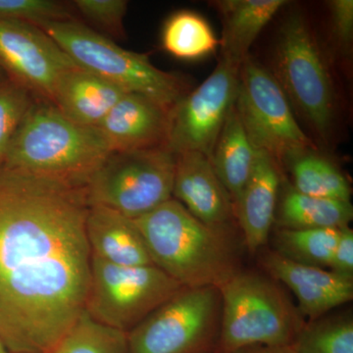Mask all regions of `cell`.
I'll return each mask as SVG.
<instances>
[{
  "label": "cell",
  "instance_id": "6da1fadb",
  "mask_svg": "<svg viewBox=\"0 0 353 353\" xmlns=\"http://www.w3.org/2000/svg\"><path fill=\"white\" fill-rule=\"evenodd\" d=\"M85 188L0 163V339L50 353L85 310L92 252Z\"/></svg>",
  "mask_w": 353,
  "mask_h": 353
},
{
  "label": "cell",
  "instance_id": "7a4b0ae2",
  "mask_svg": "<svg viewBox=\"0 0 353 353\" xmlns=\"http://www.w3.org/2000/svg\"><path fill=\"white\" fill-rule=\"evenodd\" d=\"M153 265L182 287H222L241 271L234 229L208 226L175 199L132 219Z\"/></svg>",
  "mask_w": 353,
  "mask_h": 353
},
{
  "label": "cell",
  "instance_id": "3957f363",
  "mask_svg": "<svg viewBox=\"0 0 353 353\" xmlns=\"http://www.w3.org/2000/svg\"><path fill=\"white\" fill-rule=\"evenodd\" d=\"M111 152L99 128L76 124L52 102L34 97L2 163L85 188Z\"/></svg>",
  "mask_w": 353,
  "mask_h": 353
},
{
  "label": "cell",
  "instance_id": "277c9868",
  "mask_svg": "<svg viewBox=\"0 0 353 353\" xmlns=\"http://www.w3.org/2000/svg\"><path fill=\"white\" fill-rule=\"evenodd\" d=\"M219 290L218 353L290 345L305 325L285 290L269 276L241 270Z\"/></svg>",
  "mask_w": 353,
  "mask_h": 353
},
{
  "label": "cell",
  "instance_id": "5b68a950",
  "mask_svg": "<svg viewBox=\"0 0 353 353\" xmlns=\"http://www.w3.org/2000/svg\"><path fill=\"white\" fill-rule=\"evenodd\" d=\"M81 68L172 111L190 92L181 77L157 68L145 53L125 50L78 20L39 26Z\"/></svg>",
  "mask_w": 353,
  "mask_h": 353
},
{
  "label": "cell",
  "instance_id": "8992f818",
  "mask_svg": "<svg viewBox=\"0 0 353 353\" xmlns=\"http://www.w3.org/2000/svg\"><path fill=\"white\" fill-rule=\"evenodd\" d=\"M176 154L166 146L111 152L85 187L88 206L112 209L130 219L172 199Z\"/></svg>",
  "mask_w": 353,
  "mask_h": 353
},
{
  "label": "cell",
  "instance_id": "52a82bcc",
  "mask_svg": "<svg viewBox=\"0 0 353 353\" xmlns=\"http://www.w3.org/2000/svg\"><path fill=\"white\" fill-rule=\"evenodd\" d=\"M273 76L288 101L325 138L333 126L336 92L324 53L303 16H290L282 27Z\"/></svg>",
  "mask_w": 353,
  "mask_h": 353
},
{
  "label": "cell",
  "instance_id": "ba28073f",
  "mask_svg": "<svg viewBox=\"0 0 353 353\" xmlns=\"http://www.w3.org/2000/svg\"><path fill=\"white\" fill-rule=\"evenodd\" d=\"M220 290L185 288L128 333V353H201L219 334Z\"/></svg>",
  "mask_w": 353,
  "mask_h": 353
},
{
  "label": "cell",
  "instance_id": "9c48e42d",
  "mask_svg": "<svg viewBox=\"0 0 353 353\" xmlns=\"http://www.w3.org/2000/svg\"><path fill=\"white\" fill-rule=\"evenodd\" d=\"M182 288L154 265L118 266L92 255L85 310L128 334Z\"/></svg>",
  "mask_w": 353,
  "mask_h": 353
},
{
  "label": "cell",
  "instance_id": "30bf717a",
  "mask_svg": "<svg viewBox=\"0 0 353 353\" xmlns=\"http://www.w3.org/2000/svg\"><path fill=\"white\" fill-rule=\"evenodd\" d=\"M236 108L253 148L279 165L297 153L317 150L297 124L275 77L250 55L240 67Z\"/></svg>",
  "mask_w": 353,
  "mask_h": 353
},
{
  "label": "cell",
  "instance_id": "8fae6325",
  "mask_svg": "<svg viewBox=\"0 0 353 353\" xmlns=\"http://www.w3.org/2000/svg\"><path fill=\"white\" fill-rule=\"evenodd\" d=\"M240 67L220 57L210 76L172 109L167 143L172 152H201L210 159L225 121L236 104Z\"/></svg>",
  "mask_w": 353,
  "mask_h": 353
},
{
  "label": "cell",
  "instance_id": "7c38bea8",
  "mask_svg": "<svg viewBox=\"0 0 353 353\" xmlns=\"http://www.w3.org/2000/svg\"><path fill=\"white\" fill-rule=\"evenodd\" d=\"M0 67L13 82L51 102L58 79L78 65L39 26L0 21Z\"/></svg>",
  "mask_w": 353,
  "mask_h": 353
},
{
  "label": "cell",
  "instance_id": "4fadbf2b",
  "mask_svg": "<svg viewBox=\"0 0 353 353\" xmlns=\"http://www.w3.org/2000/svg\"><path fill=\"white\" fill-rule=\"evenodd\" d=\"M260 263L267 275L282 283L296 297L297 310L306 322L324 317L333 309L353 299V280L320 267L299 264L266 250Z\"/></svg>",
  "mask_w": 353,
  "mask_h": 353
},
{
  "label": "cell",
  "instance_id": "5bb4252c",
  "mask_svg": "<svg viewBox=\"0 0 353 353\" xmlns=\"http://www.w3.org/2000/svg\"><path fill=\"white\" fill-rule=\"evenodd\" d=\"M172 197L208 226L234 229L236 220L233 202L210 160L202 153L176 154Z\"/></svg>",
  "mask_w": 353,
  "mask_h": 353
},
{
  "label": "cell",
  "instance_id": "9a60e30c",
  "mask_svg": "<svg viewBox=\"0 0 353 353\" xmlns=\"http://www.w3.org/2000/svg\"><path fill=\"white\" fill-rule=\"evenodd\" d=\"M171 111L138 94H126L111 109L99 130L111 152L162 148L168 143Z\"/></svg>",
  "mask_w": 353,
  "mask_h": 353
},
{
  "label": "cell",
  "instance_id": "2e32d148",
  "mask_svg": "<svg viewBox=\"0 0 353 353\" xmlns=\"http://www.w3.org/2000/svg\"><path fill=\"white\" fill-rule=\"evenodd\" d=\"M281 174L268 153L257 150L254 166L234 209L243 243L250 253L261 250L275 224Z\"/></svg>",
  "mask_w": 353,
  "mask_h": 353
},
{
  "label": "cell",
  "instance_id": "e0dca14e",
  "mask_svg": "<svg viewBox=\"0 0 353 353\" xmlns=\"http://www.w3.org/2000/svg\"><path fill=\"white\" fill-rule=\"evenodd\" d=\"M126 94L105 79L78 66L60 76L51 102L72 122L97 128Z\"/></svg>",
  "mask_w": 353,
  "mask_h": 353
},
{
  "label": "cell",
  "instance_id": "ac0fdd59",
  "mask_svg": "<svg viewBox=\"0 0 353 353\" xmlns=\"http://www.w3.org/2000/svg\"><path fill=\"white\" fill-rule=\"evenodd\" d=\"M85 233L92 256L118 265H153L143 236L134 221L103 206H90Z\"/></svg>",
  "mask_w": 353,
  "mask_h": 353
},
{
  "label": "cell",
  "instance_id": "d6986e66",
  "mask_svg": "<svg viewBox=\"0 0 353 353\" xmlns=\"http://www.w3.org/2000/svg\"><path fill=\"white\" fill-rule=\"evenodd\" d=\"M287 3L285 0L215 1L223 22L221 57L241 66L260 32Z\"/></svg>",
  "mask_w": 353,
  "mask_h": 353
},
{
  "label": "cell",
  "instance_id": "ffe728a7",
  "mask_svg": "<svg viewBox=\"0 0 353 353\" xmlns=\"http://www.w3.org/2000/svg\"><path fill=\"white\" fill-rule=\"evenodd\" d=\"M256 153L243 129L234 104L209 159L216 175L231 197L234 209L252 174Z\"/></svg>",
  "mask_w": 353,
  "mask_h": 353
},
{
  "label": "cell",
  "instance_id": "44dd1931",
  "mask_svg": "<svg viewBox=\"0 0 353 353\" xmlns=\"http://www.w3.org/2000/svg\"><path fill=\"white\" fill-rule=\"evenodd\" d=\"M353 217L352 202L334 201L285 189L276 210L277 229H343Z\"/></svg>",
  "mask_w": 353,
  "mask_h": 353
},
{
  "label": "cell",
  "instance_id": "7402d4cb",
  "mask_svg": "<svg viewBox=\"0 0 353 353\" xmlns=\"http://www.w3.org/2000/svg\"><path fill=\"white\" fill-rule=\"evenodd\" d=\"M294 178V189L307 196L350 201V185L334 162L317 150L297 153L285 161Z\"/></svg>",
  "mask_w": 353,
  "mask_h": 353
},
{
  "label": "cell",
  "instance_id": "603a6c76",
  "mask_svg": "<svg viewBox=\"0 0 353 353\" xmlns=\"http://www.w3.org/2000/svg\"><path fill=\"white\" fill-rule=\"evenodd\" d=\"M162 46L179 59L194 60L213 52L220 43L203 17L182 10L174 13L165 23Z\"/></svg>",
  "mask_w": 353,
  "mask_h": 353
},
{
  "label": "cell",
  "instance_id": "cb8c5ba5",
  "mask_svg": "<svg viewBox=\"0 0 353 353\" xmlns=\"http://www.w3.org/2000/svg\"><path fill=\"white\" fill-rule=\"evenodd\" d=\"M341 229H277L274 252L296 263L328 268Z\"/></svg>",
  "mask_w": 353,
  "mask_h": 353
},
{
  "label": "cell",
  "instance_id": "d4e9b609",
  "mask_svg": "<svg viewBox=\"0 0 353 353\" xmlns=\"http://www.w3.org/2000/svg\"><path fill=\"white\" fill-rule=\"evenodd\" d=\"M50 353H128V334L97 322L83 310Z\"/></svg>",
  "mask_w": 353,
  "mask_h": 353
},
{
  "label": "cell",
  "instance_id": "484cf974",
  "mask_svg": "<svg viewBox=\"0 0 353 353\" xmlns=\"http://www.w3.org/2000/svg\"><path fill=\"white\" fill-rule=\"evenodd\" d=\"M292 347L299 353H353V319L350 313L306 322Z\"/></svg>",
  "mask_w": 353,
  "mask_h": 353
},
{
  "label": "cell",
  "instance_id": "4316f807",
  "mask_svg": "<svg viewBox=\"0 0 353 353\" xmlns=\"http://www.w3.org/2000/svg\"><path fill=\"white\" fill-rule=\"evenodd\" d=\"M34 101V94L19 83L0 81V163Z\"/></svg>",
  "mask_w": 353,
  "mask_h": 353
},
{
  "label": "cell",
  "instance_id": "83f0119b",
  "mask_svg": "<svg viewBox=\"0 0 353 353\" xmlns=\"http://www.w3.org/2000/svg\"><path fill=\"white\" fill-rule=\"evenodd\" d=\"M75 20L68 6L53 0H0V21L41 26Z\"/></svg>",
  "mask_w": 353,
  "mask_h": 353
},
{
  "label": "cell",
  "instance_id": "f1b7e54d",
  "mask_svg": "<svg viewBox=\"0 0 353 353\" xmlns=\"http://www.w3.org/2000/svg\"><path fill=\"white\" fill-rule=\"evenodd\" d=\"M129 2L126 0H75L73 6L95 32L115 39L125 38L124 21Z\"/></svg>",
  "mask_w": 353,
  "mask_h": 353
},
{
  "label": "cell",
  "instance_id": "f546056e",
  "mask_svg": "<svg viewBox=\"0 0 353 353\" xmlns=\"http://www.w3.org/2000/svg\"><path fill=\"white\" fill-rule=\"evenodd\" d=\"M328 268L341 277L353 280V231L350 226L341 229Z\"/></svg>",
  "mask_w": 353,
  "mask_h": 353
},
{
  "label": "cell",
  "instance_id": "4dcf8cb0",
  "mask_svg": "<svg viewBox=\"0 0 353 353\" xmlns=\"http://www.w3.org/2000/svg\"><path fill=\"white\" fill-rule=\"evenodd\" d=\"M334 34L341 46H350L353 36L352 0H334L330 2Z\"/></svg>",
  "mask_w": 353,
  "mask_h": 353
},
{
  "label": "cell",
  "instance_id": "1f68e13d",
  "mask_svg": "<svg viewBox=\"0 0 353 353\" xmlns=\"http://www.w3.org/2000/svg\"><path fill=\"white\" fill-rule=\"evenodd\" d=\"M236 353H299L290 345H283V347H253L245 348L241 352Z\"/></svg>",
  "mask_w": 353,
  "mask_h": 353
},
{
  "label": "cell",
  "instance_id": "d6a6232c",
  "mask_svg": "<svg viewBox=\"0 0 353 353\" xmlns=\"http://www.w3.org/2000/svg\"><path fill=\"white\" fill-rule=\"evenodd\" d=\"M0 353H11L7 350L6 345H4L3 341L0 339Z\"/></svg>",
  "mask_w": 353,
  "mask_h": 353
},
{
  "label": "cell",
  "instance_id": "836d02e7",
  "mask_svg": "<svg viewBox=\"0 0 353 353\" xmlns=\"http://www.w3.org/2000/svg\"><path fill=\"white\" fill-rule=\"evenodd\" d=\"M6 79H8V77H7L6 72L3 71V69L0 67V81L6 80Z\"/></svg>",
  "mask_w": 353,
  "mask_h": 353
}]
</instances>
